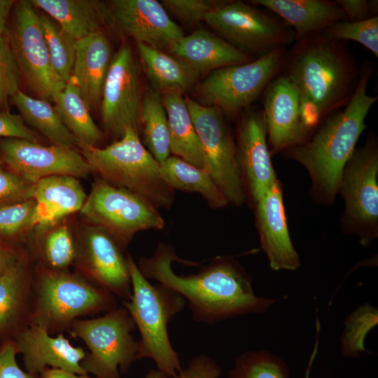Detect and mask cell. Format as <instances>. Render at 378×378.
<instances>
[{
	"mask_svg": "<svg viewBox=\"0 0 378 378\" xmlns=\"http://www.w3.org/2000/svg\"><path fill=\"white\" fill-rule=\"evenodd\" d=\"M141 100L138 65L131 47L123 43L112 56L100 103L103 125L116 140L127 128L139 132Z\"/></svg>",
	"mask_w": 378,
	"mask_h": 378,
	"instance_id": "cell-14",
	"label": "cell"
},
{
	"mask_svg": "<svg viewBox=\"0 0 378 378\" xmlns=\"http://www.w3.org/2000/svg\"><path fill=\"white\" fill-rule=\"evenodd\" d=\"M248 108L239 117L235 144L245 194L253 204L277 178L271 162L262 111Z\"/></svg>",
	"mask_w": 378,
	"mask_h": 378,
	"instance_id": "cell-17",
	"label": "cell"
},
{
	"mask_svg": "<svg viewBox=\"0 0 378 378\" xmlns=\"http://www.w3.org/2000/svg\"><path fill=\"white\" fill-rule=\"evenodd\" d=\"M305 378H309V374L306 375Z\"/></svg>",
	"mask_w": 378,
	"mask_h": 378,
	"instance_id": "cell-52",
	"label": "cell"
},
{
	"mask_svg": "<svg viewBox=\"0 0 378 378\" xmlns=\"http://www.w3.org/2000/svg\"><path fill=\"white\" fill-rule=\"evenodd\" d=\"M76 40L113 24L107 4L94 0H32Z\"/></svg>",
	"mask_w": 378,
	"mask_h": 378,
	"instance_id": "cell-27",
	"label": "cell"
},
{
	"mask_svg": "<svg viewBox=\"0 0 378 378\" xmlns=\"http://www.w3.org/2000/svg\"><path fill=\"white\" fill-rule=\"evenodd\" d=\"M0 154L10 171L31 184L53 175L87 178L92 172L81 155L74 148L19 139H3Z\"/></svg>",
	"mask_w": 378,
	"mask_h": 378,
	"instance_id": "cell-15",
	"label": "cell"
},
{
	"mask_svg": "<svg viewBox=\"0 0 378 378\" xmlns=\"http://www.w3.org/2000/svg\"><path fill=\"white\" fill-rule=\"evenodd\" d=\"M168 50L199 74L254 59L221 37L204 29L183 36Z\"/></svg>",
	"mask_w": 378,
	"mask_h": 378,
	"instance_id": "cell-25",
	"label": "cell"
},
{
	"mask_svg": "<svg viewBox=\"0 0 378 378\" xmlns=\"http://www.w3.org/2000/svg\"><path fill=\"white\" fill-rule=\"evenodd\" d=\"M139 132L127 128L111 145L81 148V155L100 178L141 197L158 209L170 208L175 190L162 178L160 164L141 142Z\"/></svg>",
	"mask_w": 378,
	"mask_h": 378,
	"instance_id": "cell-5",
	"label": "cell"
},
{
	"mask_svg": "<svg viewBox=\"0 0 378 378\" xmlns=\"http://www.w3.org/2000/svg\"><path fill=\"white\" fill-rule=\"evenodd\" d=\"M33 199L36 205V225H48L80 211L87 195L77 178L53 175L35 183Z\"/></svg>",
	"mask_w": 378,
	"mask_h": 378,
	"instance_id": "cell-26",
	"label": "cell"
},
{
	"mask_svg": "<svg viewBox=\"0 0 378 378\" xmlns=\"http://www.w3.org/2000/svg\"><path fill=\"white\" fill-rule=\"evenodd\" d=\"M14 259L0 244V274Z\"/></svg>",
	"mask_w": 378,
	"mask_h": 378,
	"instance_id": "cell-50",
	"label": "cell"
},
{
	"mask_svg": "<svg viewBox=\"0 0 378 378\" xmlns=\"http://www.w3.org/2000/svg\"><path fill=\"white\" fill-rule=\"evenodd\" d=\"M38 253L44 264L42 267L55 271L67 270L75 262L77 244L70 230L62 225L46 234L39 245Z\"/></svg>",
	"mask_w": 378,
	"mask_h": 378,
	"instance_id": "cell-37",
	"label": "cell"
},
{
	"mask_svg": "<svg viewBox=\"0 0 378 378\" xmlns=\"http://www.w3.org/2000/svg\"><path fill=\"white\" fill-rule=\"evenodd\" d=\"M140 128L148 150L160 164L170 154L169 134L161 94L152 88L142 95Z\"/></svg>",
	"mask_w": 378,
	"mask_h": 378,
	"instance_id": "cell-33",
	"label": "cell"
},
{
	"mask_svg": "<svg viewBox=\"0 0 378 378\" xmlns=\"http://www.w3.org/2000/svg\"><path fill=\"white\" fill-rule=\"evenodd\" d=\"M55 108L62 123L75 137L78 146L97 147L103 132L94 122L80 92L70 78L54 98Z\"/></svg>",
	"mask_w": 378,
	"mask_h": 378,
	"instance_id": "cell-30",
	"label": "cell"
},
{
	"mask_svg": "<svg viewBox=\"0 0 378 378\" xmlns=\"http://www.w3.org/2000/svg\"><path fill=\"white\" fill-rule=\"evenodd\" d=\"M174 261L183 262L172 246L160 242L153 254L141 258L137 266L145 278L181 295L197 323L212 325L239 316L264 314L276 302L255 294L251 277L232 257H217L189 275L176 274Z\"/></svg>",
	"mask_w": 378,
	"mask_h": 378,
	"instance_id": "cell-1",
	"label": "cell"
},
{
	"mask_svg": "<svg viewBox=\"0 0 378 378\" xmlns=\"http://www.w3.org/2000/svg\"><path fill=\"white\" fill-rule=\"evenodd\" d=\"M221 1L214 0H162V5L177 18L188 23L204 21L207 14Z\"/></svg>",
	"mask_w": 378,
	"mask_h": 378,
	"instance_id": "cell-41",
	"label": "cell"
},
{
	"mask_svg": "<svg viewBox=\"0 0 378 378\" xmlns=\"http://www.w3.org/2000/svg\"><path fill=\"white\" fill-rule=\"evenodd\" d=\"M289 368L279 356L265 350L241 354L227 378H288Z\"/></svg>",
	"mask_w": 378,
	"mask_h": 378,
	"instance_id": "cell-35",
	"label": "cell"
},
{
	"mask_svg": "<svg viewBox=\"0 0 378 378\" xmlns=\"http://www.w3.org/2000/svg\"><path fill=\"white\" fill-rule=\"evenodd\" d=\"M15 1L13 0H0V35L8 36V18Z\"/></svg>",
	"mask_w": 378,
	"mask_h": 378,
	"instance_id": "cell-48",
	"label": "cell"
},
{
	"mask_svg": "<svg viewBox=\"0 0 378 378\" xmlns=\"http://www.w3.org/2000/svg\"><path fill=\"white\" fill-rule=\"evenodd\" d=\"M377 323V308L368 303L357 307L344 321L340 337L342 354L346 357L358 358L360 353L366 351L365 337Z\"/></svg>",
	"mask_w": 378,
	"mask_h": 378,
	"instance_id": "cell-36",
	"label": "cell"
},
{
	"mask_svg": "<svg viewBox=\"0 0 378 378\" xmlns=\"http://www.w3.org/2000/svg\"><path fill=\"white\" fill-rule=\"evenodd\" d=\"M112 56L110 43L103 32L77 40L71 78L78 86L90 111L100 105Z\"/></svg>",
	"mask_w": 378,
	"mask_h": 378,
	"instance_id": "cell-23",
	"label": "cell"
},
{
	"mask_svg": "<svg viewBox=\"0 0 378 378\" xmlns=\"http://www.w3.org/2000/svg\"><path fill=\"white\" fill-rule=\"evenodd\" d=\"M51 65L66 83L72 74L77 40L47 14L38 15Z\"/></svg>",
	"mask_w": 378,
	"mask_h": 378,
	"instance_id": "cell-34",
	"label": "cell"
},
{
	"mask_svg": "<svg viewBox=\"0 0 378 378\" xmlns=\"http://www.w3.org/2000/svg\"><path fill=\"white\" fill-rule=\"evenodd\" d=\"M18 353L22 354L27 372L39 374L48 366L69 372L86 374L80 362L86 353L73 346L63 333L54 337L39 325L30 324L13 338Z\"/></svg>",
	"mask_w": 378,
	"mask_h": 378,
	"instance_id": "cell-21",
	"label": "cell"
},
{
	"mask_svg": "<svg viewBox=\"0 0 378 378\" xmlns=\"http://www.w3.org/2000/svg\"><path fill=\"white\" fill-rule=\"evenodd\" d=\"M220 366L211 357L201 354L194 356L176 378H220Z\"/></svg>",
	"mask_w": 378,
	"mask_h": 378,
	"instance_id": "cell-44",
	"label": "cell"
},
{
	"mask_svg": "<svg viewBox=\"0 0 378 378\" xmlns=\"http://www.w3.org/2000/svg\"><path fill=\"white\" fill-rule=\"evenodd\" d=\"M378 142L368 136L346 164L338 186L344 201L342 230L355 234L363 246L378 237Z\"/></svg>",
	"mask_w": 378,
	"mask_h": 378,
	"instance_id": "cell-8",
	"label": "cell"
},
{
	"mask_svg": "<svg viewBox=\"0 0 378 378\" xmlns=\"http://www.w3.org/2000/svg\"><path fill=\"white\" fill-rule=\"evenodd\" d=\"M36 225L33 198L0 206V237H13Z\"/></svg>",
	"mask_w": 378,
	"mask_h": 378,
	"instance_id": "cell-39",
	"label": "cell"
},
{
	"mask_svg": "<svg viewBox=\"0 0 378 378\" xmlns=\"http://www.w3.org/2000/svg\"><path fill=\"white\" fill-rule=\"evenodd\" d=\"M251 4L270 10L294 31L295 39L323 32L332 24L346 20L336 1L252 0Z\"/></svg>",
	"mask_w": 378,
	"mask_h": 378,
	"instance_id": "cell-24",
	"label": "cell"
},
{
	"mask_svg": "<svg viewBox=\"0 0 378 378\" xmlns=\"http://www.w3.org/2000/svg\"><path fill=\"white\" fill-rule=\"evenodd\" d=\"M35 272L24 256L15 258L0 274V335L12 339L31 323Z\"/></svg>",
	"mask_w": 378,
	"mask_h": 378,
	"instance_id": "cell-22",
	"label": "cell"
},
{
	"mask_svg": "<svg viewBox=\"0 0 378 378\" xmlns=\"http://www.w3.org/2000/svg\"><path fill=\"white\" fill-rule=\"evenodd\" d=\"M40 378H97L86 374H78L57 368H46L39 374Z\"/></svg>",
	"mask_w": 378,
	"mask_h": 378,
	"instance_id": "cell-49",
	"label": "cell"
},
{
	"mask_svg": "<svg viewBox=\"0 0 378 378\" xmlns=\"http://www.w3.org/2000/svg\"><path fill=\"white\" fill-rule=\"evenodd\" d=\"M107 6L112 23L136 42L164 50L184 36L156 0H113Z\"/></svg>",
	"mask_w": 378,
	"mask_h": 378,
	"instance_id": "cell-18",
	"label": "cell"
},
{
	"mask_svg": "<svg viewBox=\"0 0 378 378\" xmlns=\"http://www.w3.org/2000/svg\"><path fill=\"white\" fill-rule=\"evenodd\" d=\"M127 260L132 297L128 301H122V304L140 334L138 360L150 358L158 370L169 378H176L182 368L178 354L170 342L168 324L184 309L186 301L162 284H150L130 254Z\"/></svg>",
	"mask_w": 378,
	"mask_h": 378,
	"instance_id": "cell-4",
	"label": "cell"
},
{
	"mask_svg": "<svg viewBox=\"0 0 378 378\" xmlns=\"http://www.w3.org/2000/svg\"><path fill=\"white\" fill-rule=\"evenodd\" d=\"M0 137L38 142L36 134L26 126L20 115L0 110Z\"/></svg>",
	"mask_w": 378,
	"mask_h": 378,
	"instance_id": "cell-43",
	"label": "cell"
},
{
	"mask_svg": "<svg viewBox=\"0 0 378 378\" xmlns=\"http://www.w3.org/2000/svg\"><path fill=\"white\" fill-rule=\"evenodd\" d=\"M144 378H169L167 374L160 370L156 369H151L148 371Z\"/></svg>",
	"mask_w": 378,
	"mask_h": 378,
	"instance_id": "cell-51",
	"label": "cell"
},
{
	"mask_svg": "<svg viewBox=\"0 0 378 378\" xmlns=\"http://www.w3.org/2000/svg\"><path fill=\"white\" fill-rule=\"evenodd\" d=\"M262 110L271 155L298 145L310 136L299 114V92L284 74L268 85L262 95Z\"/></svg>",
	"mask_w": 378,
	"mask_h": 378,
	"instance_id": "cell-19",
	"label": "cell"
},
{
	"mask_svg": "<svg viewBox=\"0 0 378 378\" xmlns=\"http://www.w3.org/2000/svg\"><path fill=\"white\" fill-rule=\"evenodd\" d=\"M80 212L109 233L121 248L137 232L161 230L165 224L158 209L148 201L102 178L93 183Z\"/></svg>",
	"mask_w": 378,
	"mask_h": 378,
	"instance_id": "cell-11",
	"label": "cell"
},
{
	"mask_svg": "<svg viewBox=\"0 0 378 378\" xmlns=\"http://www.w3.org/2000/svg\"><path fill=\"white\" fill-rule=\"evenodd\" d=\"M299 114L304 127L310 136L325 119L321 110L314 102L300 95Z\"/></svg>",
	"mask_w": 378,
	"mask_h": 378,
	"instance_id": "cell-47",
	"label": "cell"
},
{
	"mask_svg": "<svg viewBox=\"0 0 378 378\" xmlns=\"http://www.w3.org/2000/svg\"><path fill=\"white\" fill-rule=\"evenodd\" d=\"M10 101L19 110L24 121L39 131L53 145L74 149L78 146L75 137L48 101L33 98L21 90L14 94Z\"/></svg>",
	"mask_w": 378,
	"mask_h": 378,
	"instance_id": "cell-32",
	"label": "cell"
},
{
	"mask_svg": "<svg viewBox=\"0 0 378 378\" xmlns=\"http://www.w3.org/2000/svg\"><path fill=\"white\" fill-rule=\"evenodd\" d=\"M360 70L342 41L323 32L295 40L286 52L281 74L299 95L314 102L324 118L344 108L351 99Z\"/></svg>",
	"mask_w": 378,
	"mask_h": 378,
	"instance_id": "cell-3",
	"label": "cell"
},
{
	"mask_svg": "<svg viewBox=\"0 0 378 378\" xmlns=\"http://www.w3.org/2000/svg\"><path fill=\"white\" fill-rule=\"evenodd\" d=\"M336 1L344 11L347 21H361L377 15V0H337Z\"/></svg>",
	"mask_w": 378,
	"mask_h": 378,
	"instance_id": "cell-46",
	"label": "cell"
},
{
	"mask_svg": "<svg viewBox=\"0 0 378 378\" xmlns=\"http://www.w3.org/2000/svg\"><path fill=\"white\" fill-rule=\"evenodd\" d=\"M121 248L109 233L97 226L89 229L77 244L74 262L81 276L128 301L132 297L131 276Z\"/></svg>",
	"mask_w": 378,
	"mask_h": 378,
	"instance_id": "cell-16",
	"label": "cell"
},
{
	"mask_svg": "<svg viewBox=\"0 0 378 378\" xmlns=\"http://www.w3.org/2000/svg\"><path fill=\"white\" fill-rule=\"evenodd\" d=\"M35 8L31 1L15 4L8 36L20 75L41 99L53 102L66 83L51 65Z\"/></svg>",
	"mask_w": 378,
	"mask_h": 378,
	"instance_id": "cell-13",
	"label": "cell"
},
{
	"mask_svg": "<svg viewBox=\"0 0 378 378\" xmlns=\"http://www.w3.org/2000/svg\"><path fill=\"white\" fill-rule=\"evenodd\" d=\"M17 354L12 339L3 342L0 346V378H40L39 374L24 372L18 366Z\"/></svg>",
	"mask_w": 378,
	"mask_h": 378,
	"instance_id": "cell-45",
	"label": "cell"
},
{
	"mask_svg": "<svg viewBox=\"0 0 378 378\" xmlns=\"http://www.w3.org/2000/svg\"><path fill=\"white\" fill-rule=\"evenodd\" d=\"M135 324L124 307H116L92 319H76L67 332L81 339L90 352L81 367L97 378H121L138 360L139 345L132 335Z\"/></svg>",
	"mask_w": 378,
	"mask_h": 378,
	"instance_id": "cell-7",
	"label": "cell"
},
{
	"mask_svg": "<svg viewBox=\"0 0 378 378\" xmlns=\"http://www.w3.org/2000/svg\"><path fill=\"white\" fill-rule=\"evenodd\" d=\"M117 307L115 296L78 273L39 267L35 272L34 307L30 324L50 335L67 331L80 316Z\"/></svg>",
	"mask_w": 378,
	"mask_h": 378,
	"instance_id": "cell-6",
	"label": "cell"
},
{
	"mask_svg": "<svg viewBox=\"0 0 378 378\" xmlns=\"http://www.w3.org/2000/svg\"><path fill=\"white\" fill-rule=\"evenodd\" d=\"M160 169L164 182L174 190L199 193L214 209L223 208L229 204L204 169L172 155L160 164Z\"/></svg>",
	"mask_w": 378,
	"mask_h": 378,
	"instance_id": "cell-31",
	"label": "cell"
},
{
	"mask_svg": "<svg viewBox=\"0 0 378 378\" xmlns=\"http://www.w3.org/2000/svg\"><path fill=\"white\" fill-rule=\"evenodd\" d=\"M161 95L167 116L170 153L205 169L202 147L183 94L169 92Z\"/></svg>",
	"mask_w": 378,
	"mask_h": 378,
	"instance_id": "cell-29",
	"label": "cell"
},
{
	"mask_svg": "<svg viewBox=\"0 0 378 378\" xmlns=\"http://www.w3.org/2000/svg\"><path fill=\"white\" fill-rule=\"evenodd\" d=\"M372 69L369 62L362 64L354 92L342 110L326 117L304 141L281 152L307 169L312 181L310 195L318 204L334 202L343 169L367 127L366 116L378 99L367 92Z\"/></svg>",
	"mask_w": 378,
	"mask_h": 378,
	"instance_id": "cell-2",
	"label": "cell"
},
{
	"mask_svg": "<svg viewBox=\"0 0 378 378\" xmlns=\"http://www.w3.org/2000/svg\"><path fill=\"white\" fill-rule=\"evenodd\" d=\"M34 185L0 165V206L33 198Z\"/></svg>",
	"mask_w": 378,
	"mask_h": 378,
	"instance_id": "cell-42",
	"label": "cell"
},
{
	"mask_svg": "<svg viewBox=\"0 0 378 378\" xmlns=\"http://www.w3.org/2000/svg\"><path fill=\"white\" fill-rule=\"evenodd\" d=\"M253 206L261 247L271 269L298 270L300 260L289 234L281 182L277 179Z\"/></svg>",
	"mask_w": 378,
	"mask_h": 378,
	"instance_id": "cell-20",
	"label": "cell"
},
{
	"mask_svg": "<svg viewBox=\"0 0 378 378\" xmlns=\"http://www.w3.org/2000/svg\"><path fill=\"white\" fill-rule=\"evenodd\" d=\"M143 69L152 88L163 94L191 89L200 74L184 60L163 50L136 42Z\"/></svg>",
	"mask_w": 378,
	"mask_h": 378,
	"instance_id": "cell-28",
	"label": "cell"
},
{
	"mask_svg": "<svg viewBox=\"0 0 378 378\" xmlns=\"http://www.w3.org/2000/svg\"><path fill=\"white\" fill-rule=\"evenodd\" d=\"M204 22L222 38L256 58L285 48L295 39L293 30L279 17L241 1H221Z\"/></svg>",
	"mask_w": 378,
	"mask_h": 378,
	"instance_id": "cell-10",
	"label": "cell"
},
{
	"mask_svg": "<svg viewBox=\"0 0 378 378\" xmlns=\"http://www.w3.org/2000/svg\"><path fill=\"white\" fill-rule=\"evenodd\" d=\"M285 48H276L250 62L215 69L199 85L202 105L233 117L248 108L281 74Z\"/></svg>",
	"mask_w": 378,
	"mask_h": 378,
	"instance_id": "cell-9",
	"label": "cell"
},
{
	"mask_svg": "<svg viewBox=\"0 0 378 378\" xmlns=\"http://www.w3.org/2000/svg\"><path fill=\"white\" fill-rule=\"evenodd\" d=\"M20 76L8 36L0 35V110L20 90Z\"/></svg>",
	"mask_w": 378,
	"mask_h": 378,
	"instance_id": "cell-40",
	"label": "cell"
},
{
	"mask_svg": "<svg viewBox=\"0 0 378 378\" xmlns=\"http://www.w3.org/2000/svg\"><path fill=\"white\" fill-rule=\"evenodd\" d=\"M323 33L334 40H351L359 43L378 57L377 15L357 22L340 21L328 27Z\"/></svg>",
	"mask_w": 378,
	"mask_h": 378,
	"instance_id": "cell-38",
	"label": "cell"
},
{
	"mask_svg": "<svg viewBox=\"0 0 378 378\" xmlns=\"http://www.w3.org/2000/svg\"><path fill=\"white\" fill-rule=\"evenodd\" d=\"M186 102L201 143L205 169L228 203L241 206L246 196L237 158L236 144L224 113L186 97Z\"/></svg>",
	"mask_w": 378,
	"mask_h": 378,
	"instance_id": "cell-12",
	"label": "cell"
}]
</instances>
